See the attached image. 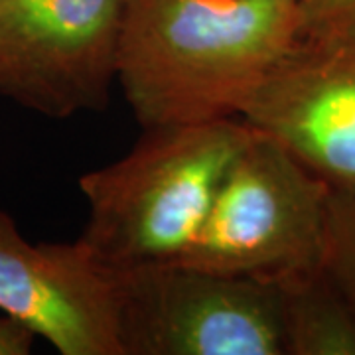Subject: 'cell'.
I'll return each instance as SVG.
<instances>
[{"label": "cell", "mask_w": 355, "mask_h": 355, "mask_svg": "<svg viewBox=\"0 0 355 355\" xmlns=\"http://www.w3.org/2000/svg\"><path fill=\"white\" fill-rule=\"evenodd\" d=\"M330 186L254 128L219 184L188 251L172 265L284 284L322 268Z\"/></svg>", "instance_id": "cell-3"}, {"label": "cell", "mask_w": 355, "mask_h": 355, "mask_svg": "<svg viewBox=\"0 0 355 355\" xmlns=\"http://www.w3.org/2000/svg\"><path fill=\"white\" fill-rule=\"evenodd\" d=\"M0 312L62 355H125L116 275L73 243H30L0 209Z\"/></svg>", "instance_id": "cell-7"}, {"label": "cell", "mask_w": 355, "mask_h": 355, "mask_svg": "<svg viewBox=\"0 0 355 355\" xmlns=\"http://www.w3.org/2000/svg\"><path fill=\"white\" fill-rule=\"evenodd\" d=\"M277 286L284 355H355V310L324 268Z\"/></svg>", "instance_id": "cell-8"}, {"label": "cell", "mask_w": 355, "mask_h": 355, "mask_svg": "<svg viewBox=\"0 0 355 355\" xmlns=\"http://www.w3.org/2000/svg\"><path fill=\"white\" fill-rule=\"evenodd\" d=\"M300 2H302V4H304V8H306V6H308V4H310V2H312V0H300Z\"/></svg>", "instance_id": "cell-12"}, {"label": "cell", "mask_w": 355, "mask_h": 355, "mask_svg": "<svg viewBox=\"0 0 355 355\" xmlns=\"http://www.w3.org/2000/svg\"><path fill=\"white\" fill-rule=\"evenodd\" d=\"M355 8V0H312L306 6V20H318Z\"/></svg>", "instance_id": "cell-11"}, {"label": "cell", "mask_w": 355, "mask_h": 355, "mask_svg": "<svg viewBox=\"0 0 355 355\" xmlns=\"http://www.w3.org/2000/svg\"><path fill=\"white\" fill-rule=\"evenodd\" d=\"M142 130L130 153L79 178L87 221L77 241L109 272L176 263L254 132L243 119Z\"/></svg>", "instance_id": "cell-2"}, {"label": "cell", "mask_w": 355, "mask_h": 355, "mask_svg": "<svg viewBox=\"0 0 355 355\" xmlns=\"http://www.w3.org/2000/svg\"><path fill=\"white\" fill-rule=\"evenodd\" d=\"M304 24L300 0H128L116 83L142 128L239 119Z\"/></svg>", "instance_id": "cell-1"}, {"label": "cell", "mask_w": 355, "mask_h": 355, "mask_svg": "<svg viewBox=\"0 0 355 355\" xmlns=\"http://www.w3.org/2000/svg\"><path fill=\"white\" fill-rule=\"evenodd\" d=\"M128 0H0V97L48 119L105 111Z\"/></svg>", "instance_id": "cell-5"}, {"label": "cell", "mask_w": 355, "mask_h": 355, "mask_svg": "<svg viewBox=\"0 0 355 355\" xmlns=\"http://www.w3.org/2000/svg\"><path fill=\"white\" fill-rule=\"evenodd\" d=\"M36 336L18 320L0 312V355H28Z\"/></svg>", "instance_id": "cell-10"}, {"label": "cell", "mask_w": 355, "mask_h": 355, "mask_svg": "<svg viewBox=\"0 0 355 355\" xmlns=\"http://www.w3.org/2000/svg\"><path fill=\"white\" fill-rule=\"evenodd\" d=\"M322 268L355 310V186L330 188Z\"/></svg>", "instance_id": "cell-9"}, {"label": "cell", "mask_w": 355, "mask_h": 355, "mask_svg": "<svg viewBox=\"0 0 355 355\" xmlns=\"http://www.w3.org/2000/svg\"><path fill=\"white\" fill-rule=\"evenodd\" d=\"M114 275L125 355H284L277 284L182 265Z\"/></svg>", "instance_id": "cell-4"}, {"label": "cell", "mask_w": 355, "mask_h": 355, "mask_svg": "<svg viewBox=\"0 0 355 355\" xmlns=\"http://www.w3.org/2000/svg\"><path fill=\"white\" fill-rule=\"evenodd\" d=\"M239 119L330 188L355 186V8L306 20Z\"/></svg>", "instance_id": "cell-6"}]
</instances>
